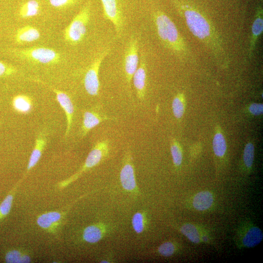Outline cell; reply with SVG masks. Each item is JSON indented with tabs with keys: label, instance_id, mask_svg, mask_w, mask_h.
<instances>
[{
	"label": "cell",
	"instance_id": "f1b7e54d",
	"mask_svg": "<svg viewBox=\"0 0 263 263\" xmlns=\"http://www.w3.org/2000/svg\"><path fill=\"white\" fill-rule=\"evenodd\" d=\"M254 157V147L251 143H248L244 149L243 160L245 166L248 168H251Z\"/></svg>",
	"mask_w": 263,
	"mask_h": 263
},
{
	"label": "cell",
	"instance_id": "8992f818",
	"mask_svg": "<svg viewBox=\"0 0 263 263\" xmlns=\"http://www.w3.org/2000/svg\"><path fill=\"white\" fill-rule=\"evenodd\" d=\"M109 49H107L99 53L94 58L85 74L84 85L86 92L91 95L95 96L98 94L100 85L98 78L99 71L101 64L109 53Z\"/></svg>",
	"mask_w": 263,
	"mask_h": 263
},
{
	"label": "cell",
	"instance_id": "ac0fdd59",
	"mask_svg": "<svg viewBox=\"0 0 263 263\" xmlns=\"http://www.w3.org/2000/svg\"><path fill=\"white\" fill-rule=\"evenodd\" d=\"M40 38V33L36 27L25 25L17 30L15 35L17 43L22 44L35 41Z\"/></svg>",
	"mask_w": 263,
	"mask_h": 263
},
{
	"label": "cell",
	"instance_id": "7c38bea8",
	"mask_svg": "<svg viewBox=\"0 0 263 263\" xmlns=\"http://www.w3.org/2000/svg\"><path fill=\"white\" fill-rule=\"evenodd\" d=\"M263 238V234L260 228L254 225L248 226L240 235V243L244 247H253L259 244Z\"/></svg>",
	"mask_w": 263,
	"mask_h": 263
},
{
	"label": "cell",
	"instance_id": "2e32d148",
	"mask_svg": "<svg viewBox=\"0 0 263 263\" xmlns=\"http://www.w3.org/2000/svg\"><path fill=\"white\" fill-rule=\"evenodd\" d=\"M113 119L114 118L101 115L93 111H86L83 114L81 132L82 136H85L91 130L102 122Z\"/></svg>",
	"mask_w": 263,
	"mask_h": 263
},
{
	"label": "cell",
	"instance_id": "5bb4252c",
	"mask_svg": "<svg viewBox=\"0 0 263 263\" xmlns=\"http://www.w3.org/2000/svg\"><path fill=\"white\" fill-rule=\"evenodd\" d=\"M46 144L47 138L45 134L40 132L36 138L35 146L30 155L26 172L24 174L22 180L26 176L29 172L38 164L46 146Z\"/></svg>",
	"mask_w": 263,
	"mask_h": 263
},
{
	"label": "cell",
	"instance_id": "ba28073f",
	"mask_svg": "<svg viewBox=\"0 0 263 263\" xmlns=\"http://www.w3.org/2000/svg\"><path fill=\"white\" fill-rule=\"evenodd\" d=\"M138 40L134 37L131 38L127 46L124 57V71L127 82L130 83L139 63Z\"/></svg>",
	"mask_w": 263,
	"mask_h": 263
},
{
	"label": "cell",
	"instance_id": "5b68a950",
	"mask_svg": "<svg viewBox=\"0 0 263 263\" xmlns=\"http://www.w3.org/2000/svg\"><path fill=\"white\" fill-rule=\"evenodd\" d=\"M109 152L108 140H103L98 142L90 151L84 164L78 171L69 178L58 183V188L62 189L66 187L77 179L84 172L97 165L108 155Z\"/></svg>",
	"mask_w": 263,
	"mask_h": 263
},
{
	"label": "cell",
	"instance_id": "52a82bcc",
	"mask_svg": "<svg viewBox=\"0 0 263 263\" xmlns=\"http://www.w3.org/2000/svg\"><path fill=\"white\" fill-rule=\"evenodd\" d=\"M120 180L123 188L128 192L135 193L138 191L136 182L132 158L127 152L124 158L120 173Z\"/></svg>",
	"mask_w": 263,
	"mask_h": 263
},
{
	"label": "cell",
	"instance_id": "603a6c76",
	"mask_svg": "<svg viewBox=\"0 0 263 263\" xmlns=\"http://www.w3.org/2000/svg\"><path fill=\"white\" fill-rule=\"evenodd\" d=\"M39 9L40 6L38 1L29 0L21 5L19 15L22 18L33 17L38 14Z\"/></svg>",
	"mask_w": 263,
	"mask_h": 263
},
{
	"label": "cell",
	"instance_id": "7402d4cb",
	"mask_svg": "<svg viewBox=\"0 0 263 263\" xmlns=\"http://www.w3.org/2000/svg\"><path fill=\"white\" fill-rule=\"evenodd\" d=\"M21 181L19 180L17 183L0 204V221L4 219L10 213L17 189Z\"/></svg>",
	"mask_w": 263,
	"mask_h": 263
},
{
	"label": "cell",
	"instance_id": "1f68e13d",
	"mask_svg": "<svg viewBox=\"0 0 263 263\" xmlns=\"http://www.w3.org/2000/svg\"><path fill=\"white\" fill-rule=\"evenodd\" d=\"M16 72L15 67L0 61V77L11 75Z\"/></svg>",
	"mask_w": 263,
	"mask_h": 263
},
{
	"label": "cell",
	"instance_id": "9a60e30c",
	"mask_svg": "<svg viewBox=\"0 0 263 263\" xmlns=\"http://www.w3.org/2000/svg\"><path fill=\"white\" fill-rule=\"evenodd\" d=\"M147 78L146 65L144 56L141 55L140 65L132 76L134 87L138 97L140 100L144 99L146 93V82Z\"/></svg>",
	"mask_w": 263,
	"mask_h": 263
},
{
	"label": "cell",
	"instance_id": "e0dca14e",
	"mask_svg": "<svg viewBox=\"0 0 263 263\" xmlns=\"http://www.w3.org/2000/svg\"><path fill=\"white\" fill-rule=\"evenodd\" d=\"M263 30V9L262 6L257 7L254 21L251 28V35L249 48V57L253 56V53L256 46V41L262 34Z\"/></svg>",
	"mask_w": 263,
	"mask_h": 263
},
{
	"label": "cell",
	"instance_id": "f546056e",
	"mask_svg": "<svg viewBox=\"0 0 263 263\" xmlns=\"http://www.w3.org/2000/svg\"><path fill=\"white\" fill-rule=\"evenodd\" d=\"M170 152L174 166H180L182 162L183 155L181 148L176 141L172 142Z\"/></svg>",
	"mask_w": 263,
	"mask_h": 263
},
{
	"label": "cell",
	"instance_id": "4316f807",
	"mask_svg": "<svg viewBox=\"0 0 263 263\" xmlns=\"http://www.w3.org/2000/svg\"><path fill=\"white\" fill-rule=\"evenodd\" d=\"M176 250V246L175 244L171 242H166L160 245L157 249L158 253L165 257L172 256Z\"/></svg>",
	"mask_w": 263,
	"mask_h": 263
},
{
	"label": "cell",
	"instance_id": "cb8c5ba5",
	"mask_svg": "<svg viewBox=\"0 0 263 263\" xmlns=\"http://www.w3.org/2000/svg\"><path fill=\"white\" fill-rule=\"evenodd\" d=\"M180 232L191 242L199 244L201 242V234L199 228L195 225L187 223L184 224L180 228Z\"/></svg>",
	"mask_w": 263,
	"mask_h": 263
},
{
	"label": "cell",
	"instance_id": "484cf974",
	"mask_svg": "<svg viewBox=\"0 0 263 263\" xmlns=\"http://www.w3.org/2000/svg\"><path fill=\"white\" fill-rule=\"evenodd\" d=\"M147 224L146 215L143 211H138L132 216V224L134 231L137 234L142 233Z\"/></svg>",
	"mask_w": 263,
	"mask_h": 263
},
{
	"label": "cell",
	"instance_id": "7a4b0ae2",
	"mask_svg": "<svg viewBox=\"0 0 263 263\" xmlns=\"http://www.w3.org/2000/svg\"><path fill=\"white\" fill-rule=\"evenodd\" d=\"M157 35L163 44L172 51L179 53L185 51L184 40L171 19L161 11L153 15Z\"/></svg>",
	"mask_w": 263,
	"mask_h": 263
},
{
	"label": "cell",
	"instance_id": "8fae6325",
	"mask_svg": "<svg viewBox=\"0 0 263 263\" xmlns=\"http://www.w3.org/2000/svg\"><path fill=\"white\" fill-rule=\"evenodd\" d=\"M45 85L47 86L55 93L58 103L65 112L67 120V127L65 133V137H66L70 132L72 123L74 113L73 104L70 97L65 93L52 86Z\"/></svg>",
	"mask_w": 263,
	"mask_h": 263
},
{
	"label": "cell",
	"instance_id": "44dd1931",
	"mask_svg": "<svg viewBox=\"0 0 263 263\" xmlns=\"http://www.w3.org/2000/svg\"><path fill=\"white\" fill-rule=\"evenodd\" d=\"M12 105L16 111L21 113H27L32 108V99L24 94H18L14 96Z\"/></svg>",
	"mask_w": 263,
	"mask_h": 263
},
{
	"label": "cell",
	"instance_id": "6da1fadb",
	"mask_svg": "<svg viewBox=\"0 0 263 263\" xmlns=\"http://www.w3.org/2000/svg\"><path fill=\"white\" fill-rule=\"evenodd\" d=\"M178 12L184 17L193 35L210 47L218 45L215 31L207 19L198 10L180 0H171Z\"/></svg>",
	"mask_w": 263,
	"mask_h": 263
},
{
	"label": "cell",
	"instance_id": "277c9868",
	"mask_svg": "<svg viewBox=\"0 0 263 263\" xmlns=\"http://www.w3.org/2000/svg\"><path fill=\"white\" fill-rule=\"evenodd\" d=\"M12 52L20 59L34 63L54 64L61 59L60 55L55 50L42 46L13 49Z\"/></svg>",
	"mask_w": 263,
	"mask_h": 263
},
{
	"label": "cell",
	"instance_id": "4dcf8cb0",
	"mask_svg": "<svg viewBox=\"0 0 263 263\" xmlns=\"http://www.w3.org/2000/svg\"><path fill=\"white\" fill-rule=\"evenodd\" d=\"M80 0H48L50 4L56 8L62 9L77 3Z\"/></svg>",
	"mask_w": 263,
	"mask_h": 263
},
{
	"label": "cell",
	"instance_id": "d6986e66",
	"mask_svg": "<svg viewBox=\"0 0 263 263\" xmlns=\"http://www.w3.org/2000/svg\"><path fill=\"white\" fill-rule=\"evenodd\" d=\"M214 202V197L209 191H202L197 193L192 199V206L199 211H205L209 209Z\"/></svg>",
	"mask_w": 263,
	"mask_h": 263
},
{
	"label": "cell",
	"instance_id": "d6a6232c",
	"mask_svg": "<svg viewBox=\"0 0 263 263\" xmlns=\"http://www.w3.org/2000/svg\"><path fill=\"white\" fill-rule=\"evenodd\" d=\"M249 111L254 115H259L263 113V105L262 104L253 103L249 107Z\"/></svg>",
	"mask_w": 263,
	"mask_h": 263
},
{
	"label": "cell",
	"instance_id": "ffe728a7",
	"mask_svg": "<svg viewBox=\"0 0 263 263\" xmlns=\"http://www.w3.org/2000/svg\"><path fill=\"white\" fill-rule=\"evenodd\" d=\"M4 260L7 263H29L32 258L29 252L25 250L13 248L6 252Z\"/></svg>",
	"mask_w": 263,
	"mask_h": 263
},
{
	"label": "cell",
	"instance_id": "30bf717a",
	"mask_svg": "<svg viewBox=\"0 0 263 263\" xmlns=\"http://www.w3.org/2000/svg\"><path fill=\"white\" fill-rule=\"evenodd\" d=\"M104 15L114 25L116 34L120 36L123 28V19L117 0H101Z\"/></svg>",
	"mask_w": 263,
	"mask_h": 263
},
{
	"label": "cell",
	"instance_id": "d4e9b609",
	"mask_svg": "<svg viewBox=\"0 0 263 263\" xmlns=\"http://www.w3.org/2000/svg\"><path fill=\"white\" fill-rule=\"evenodd\" d=\"M213 149L215 154L218 157H223L226 150V143L223 134L216 133L212 142Z\"/></svg>",
	"mask_w": 263,
	"mask_h": 263
},
{
	"label": "cell",
	"instance_id": "3957f363",
	"mask_svg": "<svg viewBox=\"0 0 263 263\" xmlns=\"http://www.w3.org/2000/svg\"><path fill=\"white\" fill-rule=\"evenodd\" d=\"M91 16V2L88 0L64 31L65 40L71 44H77L84 38Z\"/></svg>",
	"mask_w": 263,
	"mask_h": 263
},
{
	"label": "cell",
	"instance_id": "9c48e42d",
	"mask_svg": "<svg viewBox=\"0 0 263 263\" xmlns=\"http://www.w3.org/2000/svg\"><path fill=\"white\" fill-rule=\"evenodd\" d=\"M66 212L65 211H51L43 213L37 217V224L48 233H56L62 225Z\"/></svg>",
	"mask_w": 263,
	"mask_h": 263
},
{
	"label": "cell",
	"instance_id": "4fadbf2b",
	"mask_svg": "<svg viewBox=\"0 0 263 263\" xmlns=\"http://www.w3.org/2000/svg\"><path fill=\"white\" fill-rule=\"evenodd\" d=\"M108 232V227L106 225L103 223L93 224L83 229L82 239L86 243L95 244L100 241Z\"/></svg>",
	"mask_w": 263,
	"mask_h": 263
},
{
	"label": "cell",
	"instance_id": "83f0119b",
	"mask_svg": "<svg viewBox=\"0 0 263 263\" xmlns=\"http://www.w3.org/2000/svg\"><path fill=\"white\" fill-rule=\"evenodd\" d=\"M172 108L174 116L179 119L183 115L185 107L181 94L176 96L172 103Z\"/></svg>",
	"mask_w": 263,
	"mask_h": 263
}]
</instances>
